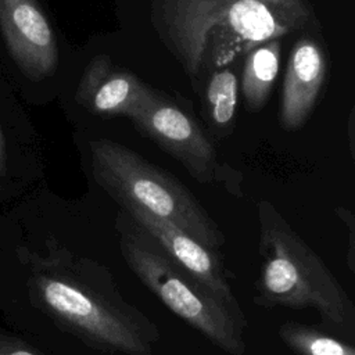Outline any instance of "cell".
<instances>
[{"instance_id":"cell-12","label":"cell","mask_w":355,"mask_h":355,"mask_svg":"<svg viewBox=\"0 0 355 355\" xmlns=\"http://www.w3.org/2000/svg\"><path fill=\"white\" fill-rule=\"evenodd\" d=\"M237 76L227 68L216 69L207 82V118L218 136H222L232 128L237 108Z\"/></svg>"},{"instance_id":"cell-14","label":"cell","mask_w":355,"mask_h":355,"mask_svg":"<svg viewBox=\"0 0 355 355\" xmlns=\"http://www.w3.org/2000/svg\"><path fill=\"white\" fill-rule=\"evenodd\" d=\"M0 355H49L12 330L0 327Z\"/></svg>"},{"instance_id":"cell-8","label":"cell","mask_w":355,"mask_h":355,"mask_svg":"<svg viewBox=\"0 0 355 355\" xmlns=\"http://www.w3.org/2000/svg\"><path fill=\"white\" fill-rule=\"evenodd\" d=\"M324 75L326 60L320 46L312 39H300L290 53L283 80L280 123L286 130H297L306 122Z\"/></svg>"},{"instance_id":"cell-6","label":"cell","mask_w":355,"mask_h":355,"mask_svg":"<svg viewBox=\"0 0 355 355\" xmlns=\"http://www.w3.org/2000/svg\"><path fill=\"white\" fill-rule=\"evenodd\" d=\"M0 26L12 60L28 78L40 80L55 72L57 40L36 0H0Z\"/></svg>"},{"instance_id":"cell-2","label":"cell","mask_w":355,"mask_h":355,"mask_svg":"<svg viewBox=\"0 0 355 355\" xmlns=\"http://www.w3.org/2000/svg\"><path fill=\"white\" fill-rule=\"evenodd\" d=\"M261 272L255 301L262 306L315 308L326 327L354 336L355 308L336 276L269 201L258 204Z\"/></svg>"},{"instance_id":"cell-3","label":"cell","mask_w":355,"mask_h":355,"mask_svg":"<svg viewBox=\"0 0 355 355\" xmlns=\"http://www.w3.org/2000/svg\"><path fill=\"white\" fill-rule=\"evenodd\" d=\"M89 150L94 180L119 205H137L212 250L223 245L225 236L218 225L175 176L112 140H92Z\"/></svg>"},{"instance_id":"cell-10","label":"cell","mask_w":355,"mask_h":355,"mask_svg":"<svg viewBox=\"0 0 355 355\" xmlns=\"http://www.w3.org/2000/svg\"><path fill=\"white\" fill-rule=\"evenodd\" d=\"M280 65V42L273 39L254 47L245 58L241 92L254 112L263 108L275 85Z\"/></svg>"},{"instance_id":"cell-11","label":"cell","mask_w":355,"mask_h":355,"mask_svg":"<svg viewBox=\"0 0 355 355\" xmlns=\"http://www.w3.org/2000/svg\"><path fill=\"white\" fill-rule=\"evenodd\" d=\"M36 176V164L11 141L0 118V207L25 196Z\"/></svg>"},{"instance_id":"cell-1","label":"cell","mask_w":355,"mask_h":355,"mask_svg":"<svg viewBox=\"0 0 355 355\" xmlns=\"http://www.w3.org/2000/svg\"><path fill=\"white\" fill-rule=\"evenodd\" d=\"M153 21L191 80L313 21L304 0H153Z\"/></svg>"},{"instance_id":"cell-7","label":"cell","mask_w":355,"mask_h":355,"mask_svg":"<svg viewBox=\"0 0 355 355\" xmlns=\"http://www.w3.org/2000/svg\"><path fill=\"white\" fill-rule=\"evenodd\" d=\"M121 208L173 262L207 284L222 300L239 306L226 279L219 251L204 245L180 227L148 214L137 205L123 204Z\"/></svg>"},{"instance_id":"cell-15","label":"cell","mask_w":355,"mask_h":355,"mask_svg":"<svg viewBox=\"0 0 355 355\" xmlns=\"http://www.w3.org/2000/svg\"><path fill=\"white\" fill-rule=\"evenodd\" d=\"M337 212L340 215V218L343 220L347 222L348 227H349V254H348V262H349V268L351 270H354V215L348 211V209H344V208H337Z\"/></svg>"},{"instance_id":"cell-4","label":"cell","mask_w":355,"mask_h":355,"mask_svg":"<svg viewBox=\"0 0 355 355\" xmlns=\"http://www.w3.org/2000/svg\"><path fill=\"white\" fill-rule=\"evenodd\" d=\"M121 252L140 282L175 315L230 355L245 351V318L207 284L173 262L139 226L121 229Z\"/></svg>"},{"instance_id":"cell-13","label":"cell","mask_w":355,"mask_h":355,"mask_svg":"<svg viewBox=\"0 0 355 355\" xmlns=\"http://www.w3.org/2000/svg\"><path fill=\"white\" fill-rule=\"evenodd\" d=\"M280 340L295 355H355L351 343L330 336L313 326L286 322L279 330Z\"/></svg>"},{"instance_id":"cell-9","label":"cell","mask_w":355,"mask_h":355,"mask_svg":"<svg viewBox=\"0 0 355 355\" xmlns=\"http://www.w3.org/2000/svg\"><path fill=\"white\" fill-rule=\"evenodd\" d=\"M148 85L136 75L116 68L105 54H101L86 67L75 98L93 114L128 116L137 107Z\"/></svg>"},{"instance_id":"cell-5","label":"cell","mask_w":355,"mask_h":355,"mask_svg":"<svg viewBox=\"0 0 355 355\" xmlns=\"http://www.w3.org/2000/svg\"><path fill=\"white\" fill-rule=\"evenodd\" d=\"M136 129L179 161L201 183L219 178L216 151L200 125L169 98L150 86L128 115Z\"/></svg>"}]
</instances>
